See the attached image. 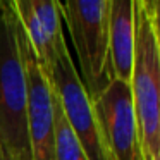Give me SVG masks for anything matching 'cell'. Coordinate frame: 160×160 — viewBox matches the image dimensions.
Segmentation results:
<instances>
[{"label":"cell","mask_w":160,"mask_h":160,"mask_svg":"<svg viewBox=\"0 0 160 160\" xmlns=\"http://www.w3.org/2000/svg\"><path fill=\"white\" fill-rule=\"evenodd\" d=\"M136 5L145 11L146 16L158 21V0H136Z\"/></svg>","instance_id":"cell-10"},{"label":"cell","mask_w":160,"mask_h":160,"mask_svg":"<svg viewBox=\"0 0 160 160\" xmlns=\"http://www.w3.org/2000/svg\"><path fill=\"white\" fill-rule=\"evenodd\" d=\"M55 93V91H53ZM55 134H53V160H88L78 141L74 131L71 129L67 117L62 110L60 100L55 93Z\"/></svg>","instance_id":"cell-9"},{"label":"cell","mask_w":160,"mask_h":160,"mask_svg":"<svg viewBox=\"0 0 160 160\" xmlns=\"http://www.w3.org/2000/svg\"><path fill=\"white\" fill-rule=\"evenodd\" d=\"M136 160H139V153H138V157H136Z\"/></svg>","instance_id":"cell-12"},{"label":"cell","mask_w":160,"mask_h":160,"mask_svg":"<svg viewBox=\"0 0 160 160\" xmlns=\"http://www.w3.org/2000/svg\"><path fill=\"white\" fill-rule=\"evenodd\" d=\"M131 97L139 160H160V38L158 21L136 5V45Z\"/></svg>","instance_id":"cell-2"},{"label":"cell","mask_w":160,"mask_h":160,"mask_svg":"<svg viewBox=\"0 0 160 160\" xmlns=\"http://www.w3.org/2000/svg\"><path fill=\"white\" fill-rule=\"evenodd\" d=\"M0 148L12 160H33L22 28L12 0H0Z\"/></svg>","instance_id":"cell-1"},{"label":"cell","mask_w":160,"mask_h":160,"mask_svg":"<svg viewBox=\"0 0 160 160\" xmlns=\"http://www.w3.org/2000/svg\"><path fill=\"white\" fill-rule=\"evenodd\" d=\"M22 57L28 84V138L33 160H53L55 93L22 31Z\"/></svg>","instance_id":"cell-6"},{"label":"cell","mask_w":160,"mask_h":160,"mask_svg":"<svg viewBox=\"0 0 160 160\" xmlns=\"http://www.w3.org/2000/svg\"><path fill=\"white\" fill-rule=\"evenodd\" d=\"M0 160H12V158H11V157H9L7 153L4 152V150L0 148Z\"/></svg>","instance_id":"cell-11"},{"label":"cell","mask_w":160,"mask_h":160,"mask_svg":"<svg viewBox=\"0 0 160 160\" xmlns=\"http://www.w3.org/2000/svg\"><path fill=\"white\" fill-rule=\"evenodd\" d=\"M62 19L79 60V79L95 98L112 79L108 71L107 0H64Z\"/></svg>","instance_id":"cell-3"},{"label":"cell","mask_w":160,"mask_h":160,"mask_svg":"<svg viewBox=\"0 0 160 160\" xmlns=\"http://www.w3.org/2000/svg\"><path fill=\"white\" fill-rule=\"evenodd\" d=\"M48 79L53 86V91L59 97L67 122L76 134L86 158L110 160L100 126L95 117L91 98L79 79L78 67L71 57L69 48L64 50L55 60L48 74Z\"/></svg>","instance_id":"cell-4"},{"label":"cell","mask_w":160,"mask_h":160,"mask_svg":"<svg viewBox=\"0 0 160 160\" xmlns=\"http://www.w3.org/2000/svg\"><path fill=\"white\" fill-rule=\"evenodd\" d=\"M93 112L110 160H136L138 129L129 84L110 79L91 98Z\"/></svg>","instance_id":"cell-5"},{"label":"cell","mask_w":160,"mask_h":160,"mask_svg":"<svg viewBox=\"0 0 160 160\" xmlns=\"http://www.w3.org/2000/svg\"><path fill=\"white\" fill-rule=\"evenodd\" d=\"M24 36L48 76L55 60L67 48L60 0H12Z\"/></svg>","instance_id":"cell-7"},{"label":"cell","mask_w":160,"mask_h":160,"mask_svg":"<svg viewBox=\"0 0 160 160\" xmlns=\"http://www.w3.org/2000/svg\"><path fill=\"white\" fill-rule=\"evenodd\" d=\"M107 19L110 78L129 84L136 45V0H107Z\"/></svg>","instance_id":"cell-8"}]
</instances>
